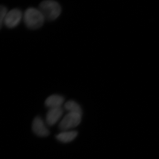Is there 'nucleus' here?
Segmentation results:
<instances>
[{
  "mask_svg": "<svg viewBox=\"0 0 159 159\" xmlns=\"http://www.w3.org/2000/svg\"><path fill=\"white\" fill-rule=\"evenodd\" d=\"M78 134L75 131H63L57 135V139L61 142L67 143L74 141Z\"/></svg>",
  "mask_w": 159,
  "mask_h": 159,
  "instance_id": "obj_8",
  "label": "nucleus"
},
{
  "mask_svg": "<svg viewBox=\"0 0 159 159\" xmlns=\"http://www.w3.org/2000/svg\"><path fill=\"white\" fill-rule=\"evenodd\" d=\"M32 130L34 134L40 137H46L50 134L46 124L40 117H36L33 121Z\"/></svg>",
  "mask_w": 159,
  "mask_h": 159,
  "instance_id": "obj_5",
  "label": "nucleus"
},
{
  "mask_svg": "<svg viewBox=\"0 0 159 159\" xmlns=\"http://www.w3.org/2000/svg\"><path fill=\"white\" fill-rule=\"evenodd\" d=\"M82 114L69 112L62 119L60 124L59 128L63 131H67L77 127L81 123Z\"/></svg>",
  "mask_w": 159,
  "mask_h": 159,
  "instance_id": "obj_3",
  "label": "nucleus"
},
{
  "mask_svg": "<svg viewBox=\"0 0 159 159\" xmlns=\"http://www.w3.org/2000/svg\"><path fill=\"white\" fill-rule=\"evenodd\" d=\"M63 114L62 107H55L49 109L46 115V120L49 125H55L61 118Z\"/></svg>",
  "mask_w": 159,
  "mask_h": 159,
  "instance_id": "obj_6",
  "label": "nucleus"
},
{
  "mask_svg": "<svg viewBox=\"0 0 159 159\" xmlns=\"http://www.w3.org/2000/svg\"><path fill=\"white\" fill-rule=\"evenodd\" d=\"M23 17V14L20 9L18 8L11 9L7 12L4 25L9 29L16 28L20 23Z\"/></svg>",
  "mask_w": 159,
  "mask_h": 159,
  "instance_id": "obj_4",
  "label": "nucleus"
},
{
  "mask_svg": "<svg viewBox=\"0 0 159 159\" xmlns=\"http://www.w3.org/2000/svg\"><path fill=\"white\" fill-rule=\"evenodd\" d=\"M64 101V98L62 96L59 95H51L46 99L45 105L50 109L61 107Z\"/></svg>",
  "mask_w": 159,
  "mask_h": 159,
  "instance_id": "obj_7",
  "label": "nucleus"
},
{
  "mask_svg": "<svg viewBox=\"0 0 159 159\" xmlns=\"http://www.w3.org/2000/svg\"><path fill=\"white\" fill-rule=\"evenodd\" d=\"M64 108L69 112L79 113L82 114V110L81 107L78 103L74 100H69L66 102L64 104Z\"/></svg>",
  "mask_w": 159,
  "mask_h": 159,
  "instance_id": "obj_9",
  "label": "nucleus"
},
{
  "mask_svg": "<svg viewBox=\"0 0 159 159\" xmlns=\"http://www.w3.org/2000/svg\"><path fill=\"white\" fill-rule=\"evenodd\" d=\"M23 21L27 28L36 30L43 26L45 19L39 8H28L23 14Z\"/></svg>",
  "mask_w": 159,
  "mask_h": 159,
  "instance_id": "obj_1",
  "label": "nucleus"
},
{
  "mask_svg": "<svg viewBox=\"0 0 159 159\" xmlns=\"http://www.w3.org/2000/svg\"><path fill=\"white\" fill-rule=\"evenodd\" d=\"M39 9L41 11L45 20L53 21L57 19L61 13V6L57 2L54 0H44L39 5Z\"/></svg>",
  "mask_w": 159,
  "mask_h": 159,
  "instance_id": "obj_2",
  "label": "nucleus"
},
{
  "mask_svg": "<svg viewBox=\"0 0 159 159\" xmlns=\"http://www.w3.org/2000/svg\"><path fill=\"white\" fill-rule=\"evenodd\" d=\"M7 11V9L6 7L0 5V30L4 23L5 18Z\"/></svg>",
  "mask_w": 159,
  "mask_h": 159,
  "instance_id": "obj_10",
  "label": "nucleus"
}]
</instances>
